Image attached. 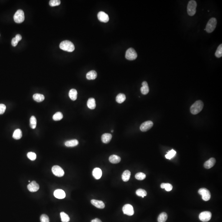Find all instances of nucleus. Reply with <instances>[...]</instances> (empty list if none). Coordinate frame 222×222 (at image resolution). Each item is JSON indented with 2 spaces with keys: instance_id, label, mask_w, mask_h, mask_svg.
Listing matches in <instances>:
<instances>
[{
  "instance_id": "nucleus-34",
  "label": "nucleus",
  "mask_w": 222,
  "mask_h": 222,
  "mask_svg": "<svg viewBox=\"0 0 222 222\" xmlns=\"http://www.w3.org/2000/svg\"><path fill=\"white\" fill-rule=\"evenodd\" d=\"M215 56L217 58H220L222 56V44L219 45L216 50L215 53Z\"/></svg>"
},
{
  "instance_id": "nucleus-19",
  "label": "nucleus",
  "mask_w": 222,
  "mask_h": 222,
  "mask_svg": "<svg viewBox=\"0 0 222 222\" xmlns=\"http://www.w3.org/2000/svg\"><path fill=\"white\" fill-rule=\"evenodd\" d=\"M112 138V135L110 133L103 134L101 137V140L103 143L108 144Z\"/></svg>"
},
{
  "instance_id": "nucleus-26",
  "label": "nucleus",
  "mask_w": 222,
  "mask_h": 222,
  "mask_svg": "<svg viewBox=\"0 0 222 222\" xmlns=\"http://www.w3.org/2000/svg\"><path fill=\"white\" fill-rule=\"evenodd\" d=\"M131 173L129 170H126L123 173L122 175V180L123 181L127 182L129 181Z\"/></svg>"
},
{
  "instance_id": "nucleus-32",
  "label": "nucleus",
  "mask_w": 222,
  "mask_h": 222,
  "mask_svg": "<svg viewBox=\"0 0 222 222\" xmlns=\"http://www.w3.org/2000/svg\"><path fill=\"white\" fill-rule=\"evenodd\" d=\"M63 118V115L61 112H57L53 115V119L55 121L61 120Z\"/></svg>"
},
{
  "instance_id": "nucleus-38",
  "label": "nucleus",
  "mask_w": 222,
  "mask_h": 222,
  "mask_svg": "<svg viewBox=\"0 0 222 222\" xmlns=\"http://www.w3.org/2000/svg\"><path fill=\"white\" fill-rule=\"evenodd\" d=\"M27 157L31 161H35L36 158V155L34 152H30L27 153Z\"/></svg>"
},
{
  "instance_id": "nucleus-23",
  "label": "nucleus",
  "mask_w": 222,
  "mask_h": 222,
  "mask_svg": "<svg viewBox=\"0 0 222 222\" xmlns=\"http://www.w3.org/2000/svg\"><path fill=\"white\" fill-rule=\"evenodd\" d=\"M87 78L89 80H93L97 77V73L94 70H92L87 73Z\"/></svg>"
},
{
  "instance_id": "nucleus-6",
  "label": "nucleus",
  "mask_w": 222,
  "mask_h": 222,
  "mask_svg": "<svg viewBox=\"0 0 222 222\" xmlns=\"http://www.w3.org/2000/svg\"><path fill=\"white\" fill-rule=\"evenodd\" d=\"M125 57L127 59L133 61L136 59L138 54L135 49L133 48H130L126 51Z\"/></svg>"
},
{
  "instance_id": "nucleus-22",
  "label": "nucleus",
  "mask_w": 222,
  "mask_h": 222,
  "mask_svg": "<svg viewBox=\"0 0 222 222\" xmlns=\"http://www.w3.org/2000/svg\"><path fill=\"white\" fill-rule=\"evenodd\" d=\"M121 161L120 157L116 155L111 156L109 158V161L110 163L113 164H117L119 163Z\"/></svg>"
},
{
  "instance_id": "nucleus-41",
  "label": "nucleus",
  "mask_w": 222,
  "mask_h": 222,
  "mask_svg": "<svg viewBox=\"0 0 222 222\" xmlns=\"http://www.w3.org/2000/svg\"><path fill=\"white\" fill-rule=\"evenodd\" d=\"M172 187H173L172 186L171 184H169V183L167 184L165 183L164 189H165L167 191H170L172 189Z\"/></svg>"
},
{
  "instance_id": "nucleus-44",
  "label": "nucleus",
  "mask_w": 222,
  "mask_h": 222,
  "mask_svg": "<svg viewBox=\"0 0 222 222\" xmlns=\"http://www.w3.org/2000/svg\"><path fill=\"white\" fill-rule=\"evenodd\" d=\"M91 222H102L101 220L98 218H95L92 220Z\"/></svg>"
},
{
  "instance_id": "nucleus-9",
  "label": "nucleus",
  "mask_w": 222,
  "mask_h": 222,
  "mask_svg": "<svg viewBox=\"0 0 222 222\" xmlns=\"http://www.w3.org/2000/svg\"><path fill=\"white\" fill-rule=\"evenodd\" d=\"M212 216V213L210 212L206 211L200 213L199 215V218L202 222H207L211 219Z\"/></svg>"
},
{
  "instance_id": "nucleus-24",
  "label": "nucleus",
  "mask_w": 222,
  "mask_h": 222,
  "mask_svg": "<svg viewBox=\"0 0 222 222\" xmlns=\"http://www.w3.org/2000/svg\"><path fill=\"white\" fill-rule=\"evenodd\" d=\"M69 96L70 98L73 101L76 100L77 97V91L75 89H72L70 90Z\"/></svg>"
},
{
  "instance_id": "nucleus-33",
  "label": "nucleus",
  "mask_w": 222,
  "mask_h": 222,
  "mask_svg": "<svg viewBox=\"0 0 222 222\" xmlns=\"http://www.w3.org/2000/svg\"><path fill=\"white\" fill-rule=\"evenodd\" d=\"M136 193L138 196L141 197L143 198L147 195V192L146 191V190L142 189H139L136 190Z\"/></svg>"
},
{
  "instance_id": "nucleus-21",
  "label": "nucleus",
  "mask_w": 222,
  "mask_h": 222,
  "mask_svg": "<svg viewBox=\"0 0 222 222\" xmlns=\"http://www.w3.org/2000/svg\"><path fill=\"white\" fill-rule=\"evenodd\" d=\"M88 107L90 109L93 110L95 109L96 107V104H95V101L94 98H89L88 100L87 103Z\"/></svg>"
},
{
  "instance_id": "nucleus-46",
  "label": "nucleus",
  "mask_w": 222,
  "mask_h": 222,
  "mask_svg": "<svg viewBox=\"0 0 222 222\" xmlns=\"http://www.w3.org/2000/svg\"><path fill=\"white\" fill-rule=\"evenodd\" d=\"M112 133H113V130H112Z\"/></svg>"
},
{
  "instance_id": "nucleus-25",
  "label": "nucleus",
  "mask_w": 222,
  "mask_h": 222,
  "mask_svg": "<svg viewBox=\"0 0 222 222\" xmlns=\"http://www.w3.org/2000/svg\"><path fill=\"white\" fill-rule=\"evenodd\" d=\"M44 95H43L39 93H36L33 95V99L36 102H42L44 100Z\"/></svg>"
},
{
  "instance_id": "nucleus-3",
  "label": "nucleus",
  "mask_w": 222,
  "mask_h": 222,
  "mask_svg": "<svg viewBox=\"0 0 222 222\" xmlns=\"http://www.w3.org/2000/svg\"><path fill=\"white\" fill-rule=\"evenodd\" d=\"M197 6V2L195 1H190L187 4V13L190 16H193L196 13V8Z\"/></svg>"
},
{
  "instance_id": "nucleus-11",
  "label": "nucleus",
  "mask_w": 222,
  "mask_h": 222,
  "mask_svg": "<svg viewBox=\"0 0 222 222\" xmlns=\"http://www.w3.org/2000/svg\"><path fill=\"white\" fill-rule=\"evenodd\" d=\"M123 211L125 214L131 216L134 213L133 208L131 205L130 204H126L123 207Z\"/></svg>"
},
{
  "instance_id": "nucleus-43",
  "label": "nucleus",
  "mask_w": 222,
  "mask_h": 222,
  "mask_svg": "<svg viewBox=\"0 0 222 222\" xmlns=\"http://www.w3.org/2000/svg\"><path fill=\"white\" fill-rule=\"evenodd\" d=\"M15 38L16 39V40L18 41L19 42V41H20L22 39V37L20 34H17Z\"/></svg>"
},
{
  "instance_id": "nucleus-18",
  "label": "nucleus",
  "mask_w": 222,
  "mask_h": 222,
  "mask_svg": "<svg viewBox=\"0 0 222 222\" xmlns=\"http://www.w3.org/2000/svg\"><path fill=\"white\" fill-rule=\"evenodd\" d=\"M93 175L96 179H99L101 178L102 175V172L101 169L99 168H95L93 171Z\"/></svg>"
},
{
  "instance_id": "nucleus-12",
  "label": "nucleus",
  "mask_w": 222,
  "mask_h": 222,
  "mask_svg": "<svg viewBox=\"0 0 222 222\" xmlns=\"http://www.w3.org/2000/svg\"><path fill=\"white\" fill-rule=\"evenodd\" d=\"M39 185L35 181H33L27 186L28 190L31 192H35L39 189Z\"/></svg>"
},
{
  "instance_id": "nucleus-2",
  "label": "nucleus",
  "mask_w": 222,
  "mask_h": 222,
  "mask_svg": "<svg viewBox=\"0 0 222 222\" xmlns=\"http://www.w3.org/2000/svg\"><path fill=\"white\" fill-rule=\"evenodd\" d=\"M59 47L61 49L68 52H72L75 49L74 44L68 41L62 42L60 44Z\"/></svg>"
},
{
  "instance_id": "nucleus-17",
  "label": "nucleus",
  "mask_w": 222,
  "mask_h": 222,
  "mask_svg": "<svg viewBox=\"0 0 222 222\" xmlns=\"http://www.w3.org/2000/svg\"><path fill=\"white\" fill-rule=\"evenodd\" d=\"M142 86L140 89L141 93L143 95L147 94L149 92V89L147 82L146 81L143 82Z\"/></svg>"
},
{
  "instance_id": "nucleus-8",
  "label": "nucleus",
  "mask_w": 222,
  "mask_h": 222,
  "mask_svg": "<svg viewBox=\"0 0 222 222\" xmlns=\"http://www.w3.org/2000/svg\"><path fill=\"white\" fill-rule=\"evenodd\" d=\"M52 172L54 175L58 177H62L64 175V170L59 166H54L52 168Z\"/></svg>"
},
{
  "instance_id": "nucleus-47",
  "label": "nucleus",
  "mask_w": 222,
  "mask_h": 222,
  "mask_svg": "<svg viewBox=\"0 0 222 222\" xmlns=\"http://www.w3.org/2000/svg\"><path fill=\"white\" fill-rule=\"evenodd\" d=\"M29 183H30V181H29Z\"/></svg>"
},
{
  "instance_id": "nucleus-20",
  "label": "nucleus",
  "mask_w": 222,
  "mask_h": 222,
  "mask_svg": "<svg viewBox=\"0 0 222 222\" xmlns=\"http://www.w3.org/2000/svg\"><path fill=\"white\" fill-rule=\"evenodd\" d=\"M79 144V141L77 139H72L65 141V145L67 147H74Z\"/></svg>"
},
{
  "instance_id": "nucleus-13",
  "label": "nucleus",
  "mask_w": 222,
  "mask_h": 222,
  "mask_svg": "<svg viewBox=\"0 0 222 222\" xmlns=\"http://www.w3.org/2000/svg\"><path fill=\"white\" fill-rule=\"evenodd\" d=\"M98 18L99 21L101 22L106 23L109 21V17L108 15L103 11L99 12L98 14Z\"/></svg>"
},
{
  "instance_id": "nucleus-36",
  "label": "nucleus",
  "mask_w": 222,
  "mask_h": 222,
  "mask_svg": "<svg viewBox=\"0 0 222 222\" xmlns=\"http://www.w3.org/2000/svg\"><path fill=\"white\" fill-rule=\"evenodd\" d=\"M136 179L138 180H143L145 179L146 176L144 173L142 172H139L136 174L135 176Z\"/></svg>"
},
{
  "instance_id": "nucleus-30",
  "label": "nucleus",
  "mask_w": 222,
  "mask_h": 222,
  "mask_svg": "<svg viewBox=\"0 0 222 222\" xmlns=\"http://www.w3.org/2000/svg\"><path fill=\"white\" fill-rule=\"evenodd\" d=\"M30 127L32 129H35L37 126V120L35 116H31L30 119Z\"/></svg>"
},
{
  "instance_id": "nucleus-15",
  "label": "nucleus",
  "mask_w": 222,
  "mask_h": 222,
  "mask_svg": "<svg viewBox=\"0 0 222 222\" xmlns=\"http://www.w3.org/2000/svg\"><path fill=\"white\" fill-rule=\"evenodd\" d=\"M54 196L56 198L62 199L65 197V192L64 190L61 189H58L54 192Z\"/></svg>"
},
{
  "instance_id": "nucleus-27",
  "label": "nucleus",
  "mask_w": 222,
  "mask_h": 222,
  "mask_svg": "<svg viewBox=\"0 0 222 222\" xmlns=\"http://www.w3.org/2000/svg\"><path fill=\"white\" fill-rule=\"evenodd\" d=\"M22 136V131L19 129H17L15 130L13 134V137L15 139H19L21 138Z\"/></svg>"
},
{
  "instance_id": "nucleus-29",
  "label": "nucleus",
  "mask_w": 222,
  "mask_h": 222,
  "mask_svg": "<svg viewBox=\"0 0 222 222\" xmlns=\"http://www.w3.org/2000/svg\"><path fill=\"white\" fill-rule=\"evenodd\" d=\"M167 214L165 212L162 213L158 217V222H165L167 220Z\"/></svg>"
},
{
  "instance_id": "nucleus-37",
  "label": "nucleus",
  "mask_w": 222,
  "mask_h": 222,
  "mask_svg": "<svg viewBox=\"0 0 222 222\" xmlns=\"http://www.w3.org/2000/svg\"><path fill=\"white\" fill-rule=\"evenodd\" d=\"M61 4V1L59 0H51L49 1V4L52 7L58 6Z\"/></svg>"
},
{
  "instance_id": "nucleus-35",
  "label": "nucleus",
  "mask_w": 222,
  "mask_h": 222,
  "mask_svg": "<svg viewBox=\"0 0 222 222\" xmlns=\"http://www.w3.org/2000/svg\"><path fill=\"white\" fill-rule=\"evenodd\" d=\"M176 154V151H174V150L172 149V150H170V151H169L167 153V154L166 155V158L167 159H169L170 160V159H171L172 158L174 157Z\"/></svg>"
},
{
  "instance_id": "nucleus-1",
  "label": "nucleus",
  "mask_w": 222,
  "mask_h": 222,
  "mask_svg": "<svg viewBox=\"0 0 222 222\" xmlns=\"http://www.w3.org/2000/svg\"><path fill=\"white\" fill-rule=\"evenodd\" d=\"M204 107V103L201 100L196 101L191 106L190 108V112L192 115H197L200 112Z\"/></svg>"
},
{
  "instance_id": "nucleus-45",
  "label": "nucleus",
  "mask_w": 222,
  "mask_h": 222,
  "mask_svg": "<svg viewBox=\"0 0 222 222\" xmlns=\"http://www.w3.org/2000/svg\"><path fill=\"white\" fill-rule=\"evenodd\" d=\"M164 185H165V183H162V184H161V187L162 189H164Z\"/></svg>"
},
{
  "instance_id": "nucleus-39",
  "label": "nucleus",
  "mask_w": 222,
  "mask_h": 222,
  "mask_svg": "<svg viewBox=\"0 0 222 222\" xmlns=\"http://www.w3.org/2000/svg\"><path fill=\"white\" fill-rule=\"evenodd\" d=\"M41 222H49V218L46 214L42 215L41 217Z\"/></svg>"
},
{
  "instance_id": "nucleus-31",
  "label": "nucleus",
  "mask_w": 222,
  "mask_h": 222,
  "mask_svg": "<svg viewBox=\"0 0 222 222\" xmlns=\"http://www.w3.org/2000/svg\"><path fill=\"white\" fill-rule=\"evenodd\" d=\"M61 219L62 222H68L70 220L69 217L67 214L66 213L64 212H62L60 213Z\"/></svg>"
},
{
  "instance_id": "nucleus-4",
  "label": "nucleus",
  "mask_w": 222,
  "mask_h": 222,
  "mask_svg": "<svg viewBox=\"0 0 222 222\" xmlns=\"http://www.w3.org/2000/svg\"><path fill=\"white\" fill-rule=\"evenodd\" d=\"M217 25V20L215 18H212L208 22L205 30L208 33H211L215 29Z\"/></svg>"
},
{
  "instance_id": "nucleus-28",
  "label": "nucleus",
  "mask_w": 222,
  "mask_h": 222,
  "mask_svg": "<svg viewBox=\"0 0 222 222\" xmlns=\"http://www.w3.org/2000/svg\"><path fill=\"white\" fill-rule=\"evenodd\" d=\"M126 99V96L125 94H123V93H119V94H118L116 96V102H117L118 103H119V104H121V103H123V102H124L125 101Z\"/></svg>"
},
{
  "instance_id": "nucleus-42",
  "label": "nucleus",
  "mask_w": 222,
  "mask_h": 222,
  "mask_svg": "<svg viewBox=\"0 0 222 222\" xmlns=\"http://www.w3.org/2000/svg\"><path fill=\"white\" fill-rule=\"evenodd\" d=\"M18 42H19L16 40L15 38H14L12 39L11 43H12V45H13V46L16 47L18 44Z\"/></svg>"
},
{
  "instance_id": "nucleus-16",
  "label": "nucleus",
  "mask_w": 222,
  "mask_h": 222,
  "mask_svg": "<svg viewBox=\"0 0 222 222\" xmlns=\"http://www.w3.org/2000/svg\"><path fill=\"white\" fill-rule=\"evenodd\" d=\"M91 203L93 206L99 209H104L105 207V204L103 201L100 200H91Z\"/></svg>"
},
{
  "instance_id": "nucleus-10",
  "label": "nucleus",
  "mask_w": 222,
  "mask_h": 222,
  "mask_svg": "<svg viewBox=\"0 0 222 222\" xmlns=\"http://www.w3.org/2000/svg\"><path fill=\"white\" fill-rule=\"evenodd\" d=\"M153 123L151 121H145L142 123L140 127V129L142 132H146L153 127Z\"/></svg>"
},
{
  "instance_id": "nucleus-40",
  "label": "nucleus",
  "mask_w": 222,
  "mask_h": 222,
  "mask_svg": "<svg viewBox=\"0 0 222 222\" xmlns=\"http://www.w3.org/2000/svg\"><path fill=\"white\" fill-rule=\"evenodd\" d=\"M6 107L4 104H0V115H3L5 113Z\"/></svg>"
},
{
  "instance_id": "nucleus-14",
  "label": "nucleus",
  "mask_w": 222,
  "mask_h": 222,
  "mask_svg": "<svg viewBox=\"0 0 222 222\" xmlns=\"http://www.w3.org/2000/svg\"><path fill=\"white\" fill-rule=\"evenodd\" d=\"M215 162H216V160L214 158H210L204 163V167L205 168L207 169L211 168L214 166Z\"/></svg>"
},
{
  "instance_id": "nucleus-5",
  "label": "nucleus",
  "mask_w": 222,
  "mask_h": 222,
  "mask_svg": "<svg viewBox=\"0 0 222 222\" xmlns=\"http://www.w3.org/2000/svg\"><path fill=\"white\" fill-rule=\"evenodd\" d=\"M25 19L24 13L21 10H18L14 16V19L16 23H21L24 21Z\"/></svg>"
},
{
  "instance_id": "nucleus-7",
  "label": "nucleus",
  "mask_w": 222,
  "mask_h": 222,
  "mask_svg": "<svg viewBox=\"0 0 222 222\" xmlns=\"http://www.w3.org/2000/svg\"><path fill=\"white\" fill-rule=\"evenodd\" d=\"M198 192L202 196V199L205 201H209L211 195L210 192L208 190L205 188H202L198 191Z\"/></svg>"
}]
</instances>
